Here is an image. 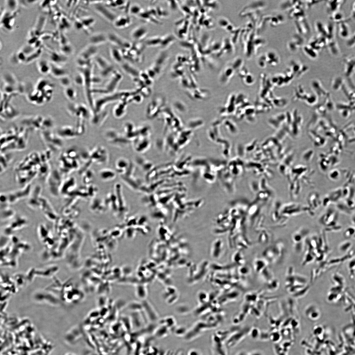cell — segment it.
<instances>
[{
  "instance_id": "obj_1",
  "label": "cell",
  "mask_w": 355,
  "mask_h": 355,
  "mask_svg": "<svg viewBox=\"0 0 355 355\" xmlns=\"http://www.w3.org/2000/svg\"><path fill=\"white\" fill-rule=\"evenodd\" d=\"M284 244L281 242H278L267 248L264 254L267 258L273 261L274 259L280 257L284 253Z\"/></svg>"
},
{
  "instance_id": "obj_2",
  "label": "cell",
  "mask_w": 355,
  "mask_h": 355,
  "mask_svg": "<svg viewBox=\"0 0 355 355\" xmlns=\"http://www.w3.org/2000/svg\"><path fill=\"white\" fill-rule=\"evenodd\" d=\"M310 213L308 207H302L295 204H288L281 207V213L282 216L285 217L291 216L299 214L304 212Z\"/></svg>"
},
{
  "instance_id": "obj_3",
  "label": "cell",
  "mask_w": 355,
  "mask_h": 355,
  "mask_svg": "<svg viewBox=\"0 0 355 355\" xmlns=\"http://www.w3.org/2000/svg\"><path fill=\"white\" fill-rule=\"evenodd\" d=\"M309 231L305 228H301L294 232L292 236V241L294 244L296 250L300 251L303 246V243L308 234Z\"/></svg>"
},
{
  "instance_id": "obj_4",
  "label": "cell",
  "mask_w": 355,
  "mask_h": 355,
  "mask_svg": "<svg viewBox=\"0 0 355 355\" xmlns=\"http://www.w3.org/2000/svg\"><path fill=\"white\" fill-rule=\"evenodd\" d=\"M94 8L98 13L109 21L113 22L117 18L116 14L107 6L101 4L97 3L94 5Z\"/></svg>"
},
{
  "instance_id": "obj_5",
  "label": "cell",
  "mask_w": 355,
  "mask_h": 355,
  "mask_svg": "<svg viewBox=\"0 0 355 355\" xmlns=\"http://www.w3.org/2000/svg\"><path fill=\"white\" fill-rule=\"evenodd\" d=\"M107 36L108 41L117 46L123 48V50H128L132 46L129 42L124 40L115 33H110Z\"/></svg>"
},
{
  "instance_id": "obj_6",
  "label": "cell",
  "mask_w": 355,
  "mask_h": 355,
  "mask_svg": "<svg viewBox=\"0 0 355 355\" xmlns=\"http://www.w3.org/2000/svg\"><path fill=\"white\" fill-rule=\"evenodd\" d=\"M98 51L97 46L90 44L84 49L80 57L86 60L91 59L97 54Z\"/></svg>"
},
{
  "instance_id": "obj_7",
  "label": "cell",
  "mask_w": 355,
  "mask_h": 355,
  "mask_svg": "<svg viewBox=\"0 0 355 355\" xmlns=\"http://www.w3.org/2000/svg\"><path fill=\"white\" fill-rule=\"evenodd\" d=\"M148 30L145 26H142L138 27L133 30L131 33L132 39L136 41L142 40L146 36Z\"/></svg>"
},
{
  "instance_id": "obj_8",
  "label": "cell",
  "mask_w": 355,
  "mask_h": 355,
  "mask_svg": "<svg viewBox=\"0 0 355 355\" xmlns=\"http://www.w3.org/2000/svg\"><path fill=\"white\" fill-rule=\"evenodd\" d=\"M90 44L97 46L104 44L108 41L107 35L105 34L99 33L93 34L90 38Z\"/></svg>"
},
{
  "instance_id": "obj_9",
  "label": "cell",
  "mask_w": 355,
  "mask_h": 355,
  "mask_svg": "<svg viewBox=\"0 0 355 355\" xmlns=\"http://www.w3.org/2000/svg\"><path fill=\"white\" fill-rule=\"evenodd\" d=\"M131 22L130 18L126 16L117 17L113 22L114 26L118 28H127L130 25Z\"/></svg>"
},
{
  "instance_id": "obj_10",
  "label": "cell",
  "mask_w": 355,
  "mask_h": 355,
  "mask_svg": "<svg viewBox=\"0 0 355 355\" xmlns=\"http://www.w3.org/2000/svg\"><path fill=\"white\" fill-rule=\"evenodd\" d=\"M51 64V73L54 77L61 78L67 76V71L64 68L54 64Z\"/></svg>"
},
{
  "instance_id": "obj_11",
  "label": "cell",
  "mask_w": 355,
  "mask_h": 355,
  "mask_svg": "<svg viewBox=\"0 0 355 355\" xmlns=\"http://www.w3.org/2000/svg\"><path fill=\"white\" fill-rule=\"evenodd\" d=\"M339 34L340 36L343 39H347L350 37V30L346 21L339 24Z\"/></svg>"
},
{
  "instance_id": "obj_12",
  "label": "cell",
  "mask_w": 355,
  "mask_h": 355,
  "mask_svg": "<svg viewBox=\"0 0 355 355\" xmlns=\"http://www.w3.org/2000/svg\"><path fill=\"white\" fill-rule=\"evenodd\" d=\"M343 2V1H327L326 4L327 12L331 15V14L338 11L342 5Z\"/></svg>"
},
{
  "instance_id": "obj_13",
  "label": "cell",
  "mask_w": 355,
  "mask_h": 355,
  "mask_svg": "<svg viewBox=\"0 0 355 355\" xmlns=\"http://www.w3.org/2000/svg\"><path fill=\"white\" fill-rule=\"evenodd\" d=\"M38 68L41 74L46 75L51 72V64L47 61L41 60L38 63Z\"/></svg>"
},
{
  "instance_id": "obj_14",
  "label": "cell",
  "mask_w": 355,
  "mask_h": 355,
  "mask_svg": "<svg viewBox=\"0 0 355 355\" xmlns=\"http://www.w3.org/2000/svg\"><path fill=\"white\" fill-rule=\"evenodd\" d=\"M110 54L113 60L117 63H121L123 61L124 56L123 52L120 49L116 48L110 49Z\"/></svg>"
},
{
  "instance_id": "obj_15",
  "label": "cell",
  "mask_w": 355,
  "mask_h": 355,
  "mask_svg": "<svg viewBox=\"0 0 355 355\" xmlns=\"http://www.w3.org/2000/svg\"><path fill=\"white\" fill-rule=\"evenodd\" d=\"M96 61L98 66L101 69L102 73H104L113 67L108 61L102 57H98Z\"/></svg>"
},
{
  "instance_id": "obj_16",
  "label": "cell",
  "mask_w": 355,
  "mask_h": 355,
  "mask_svg": "<svg viewBox=\"0 0 355 355\" xmlns=\"http://www.w3.org/2000/svg\"><path fill=\"white\" fill-rule=\"evenodd\" d=\"M327 45L332 55L337 56L340 53V50L337 42L334 39L328 41Z\"/></svg>"
},
{
  "instance_id": "obj_17",
  "label": "cell",
  "mask_w": 355,
  "mask_h": 355,
  "mask_svg": "<svg viewBox=\"0 0 355 355\" xmlns=\"http://www.w3.org/2000/svg\"><path fill=\"white\" fill-rule=\"evenodd\" d=\"M266 55L265 58L266 60L270 64L273 65L277 64L279 61V57L276 53L273 52H270Z\"/></svg>"
},
{
  "instance_id": "obj_18",
  "label": "cell",
  "mask_w": 355,
  "mask_h": 355,
  "mask_svg": "<svg viewBox=\"0 0 355 355\" xmlns=\"http://www.w3.org/2000/svg\"><path fill=\"white\" fill-rule=\"evenodd\" d=\"M330 18L331 21L337 23L338 24L345 21L344 20V16L343 14L340 11H337L331 15Z\"/></svg>"
},
{
  "instance_id": "obj_19",
  "label": "cell",
  "mask_w": 355,
  "mask_h": 355,
  "mask_svg": "<svg viewBox=\"0 0 355 355\" xmlns=\"http://www.w3.org/2000/svg\"><path fill=\"white\" fill-rule=\"evenodd\" d=\"M162 40V38L159 37L151 38L146 41V44L149 46L151 47L157 46L159 45L161 46Z\"/></svg>"
},
{
  "instance_id": "obj_20",
  "label": "cell",
  "mask_w": 355,
  "mask_h": 355,
  "mask_svg": "<svg viewBox=\"0 0 355 355\" xmlns=\"http://www.w3.org/2000/svg\"><path fill=\"white\" fill-rule=\"evenodd\" d=\"M165 37L162 38L161 46L163 47L169 46L175 41V38L173 35H169Z\"/></svg>"
},
{
  "instance_id": "obj_21",
  "label": "cell",
  "mask_w": 355,
  "mask_h": 355,
  "mask_svg": "<svg viewBox=\"0 0 355 355\" xmlns=\"http://www.w3.org/2000/svg\"><path fill=\"white\" fill-rule=\"evenodd\" d=\"M306 313L312 319H316L319 316V312L313 307H309L307 310Z\"/></svg>"
},
{
  "instance_id": "obj_22",
  "label": "cell",
  "mask_w": 355,
  "mask_h": 355,
  "mask_svg": "<svg viewBox=\"0 0 355 355\" xmlns=\"http://www.w3.org/2000/svg\"><path fill=\"white\" fill-rule=\"evenodd\" d=\"M101 177L104 180H109V179L113 177L114 173L111 170H102L100 173Z\"/></svg>"
},
{
  "instance_id": "obj_23",
  "label": "cell",
  "mask_w": 355,
  "mask_h": 355,
  "mask_svg": "<svg viewBox=\"0 0 355 355\" xmlns=\"http://www.w3.org/2000/svg\"><path fill=\"white\" fill-rule=\"evenodd\" d=\"M81 21L84 28H89L94 23L95 19L93 18H86L82 19Z\"/></svg>"
},
{
  "instance_id": "obj_24",
  "label": "cell",
  "mask_w": 355,
  "mask_h": 355,
  "mask_svg": "<svg viewBox=\"0 0 355 355\" xmlns=\"http://www.w3.org/2000/svg\"><path fill=\"white\" fill-rule=\"evenodd\" d=\"M65 94L69 100H74L75 98V91L71 88L67 87L64 91Z\"/></svg>"
},
{
  "instance_id": "obj_25",
  "label": "cell",
  "mask_w": 355,
  "mask_h": 355,
  "mask_svg": "<svg viewBox=\"0 0 355 355\" xmlns=\"http://www.w3.org/2000/svg\"><path fill=\"white\" fill-rule=\"evenodd\" d=\"M129 12L133 15H138L141 12V9L140 6L137 5H132L129 8Z\"/></svg>"
},
{
  "instance_id": "obj_26",
  "label": "cell",
  "mask_w": 355,
  "mask_h": 355,
  "mask_svg": "<svg viewBox=\"0 0 355 355\" xmlns=\"http://www.w3.org/2000/svg\"><path fill=\"white\" fill-rule=\"evenodd\" d=\"M7 5L8 7L11 11H14L16 9L18 3L16 1L9 0L6 1Z\"/></svg>"
},
{
  "instance_id": "obj_27",
  "label": "cell",
  "mask_w": 355,
  "mask_h": 355,
  "mask_svg": "<svg viewBox=\"0 0 355 355\" xmlns=\"http://www.w3.org/2000/svg\"><path fill=\"white\" fill-rule=\"evenodd\" d=\"M256 263L257 270L258 271L264 269L266 266L265 261L262 260H258Z\"/></svg>"
},
{
  "instance_id": "obj_28",
  "label": "cell",
  "mask_w": 355,
  "mask_h": 355,
  "mask_svg": "<svg viewBox=\"0 0 355 355\" xmlns=\"http://www.w3.org/2000/svg\"><path fill=\"white\" fill-rule=\"evenodd\" d=\"M60 83L64 87H67L70 83V79L67 77V76H65L60 79Z\"/></svg>"
},
{
  "instance_id": "obj_29",
  "label": "cell",
  "mask_w": 355,
  "mask_h": 355,
  "mask_svg": "<svg viewBox=\"0 0 355 355\" xmlns=\"http://www.w3.org/2000/svg\"><path fill=\"white\" fill-rule=\"evenodd\" d=\"M63 51L65 52H66L67 54H69L71 53L72 51L71 47L70 45H66L65 46H64L63 48Z\"/></svg>"
},
{
  "instance_id": "obj_30",
  "label": "cell",
  "mask_w": 355,
  "mask_h": 355,
  "mask_svg": "<svg viewBox=\"0 0 355 355\" xmlns=\"http://www.w3.org/2000/svg\"><path fill=\"white\" fill-rule=\"evenodd\" d=\"M115 2L116 7L121 6L125 5V1H122V0H118V1H114Z\"/></svg>"
},
{
  "instance_id": "obj_31",
  "label": "cell",
  "mask_w": 355,
  "mask_h": 355,
  "mask_svg": "<svg viewBox=\"0 0 355 355\" xmlns=\"http://www.w3.org/2000/svg\"><path fill=\"white\" fill-rule=\"evenodd\" d=\"M295 280H297V281H298V282H300V283L301 284H304L305 283V282H306V281L305 279V278L303 277L297 276L295 277Z\"/></svg>"
},
{
  "instance_id": "obj_32",
  "label": "cell",
  "mask_w": 355,
  "mask_h": 355,
  "mask_svg": "<svg viewBox=\"0 0 355 355\" xmlns=\"http://www.w3.org/2000/svg\"><path fill=\"white\" fill-rule=\"evenodd\" d=\"M278 282L276 281H272L270 284V287H271L270 288L272 289H275L277 288L278 286Z\"/></svg>"
},
{
  "instance_id": "obj_33",
  "label": "cell",
  "mask_w": 355,
  "mask_h": 355,
  "mask_svg": "<svg viewBox=\"0 0 355 355\" xmlns=\"http://www.w3.org/2000/svg\"><path fill=\"white\" fill-rule=\"evenodd\" d=\"M350 19L355 21V11L352 10L350 15Z\"/></svg>"
},
{
  "instance_id": "obj_34",
  "label": "cell",
  "mask_w": 355,
  "mask_h": 355,
  "mask_svg": "<svg viewBox=\"0 0 355 355\" xmlns=\"http://www.w3.org/2000/svg\"><path fill=\"white\" fill-rule=\"evenodd\" d=\"M189 355H199V353L197 351L195 350H192L191 351Z\"/></svg>"
},
{
  "instance_id": "obj_35",
  "label": "cell",
  "mask_w": 355,
  "mask_h": 355,
  "mask_svg": "<svg viewBox=\"0 0 355 355\" xmlns=\"http://www.w3.org/2000/svg\"><path fill=\"white\" fill-rule=\"evenodd\" d=\"M352 10L355 11V2L353 3L352 5Z\"/></svg>"
}]
</instances>
